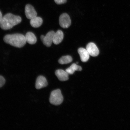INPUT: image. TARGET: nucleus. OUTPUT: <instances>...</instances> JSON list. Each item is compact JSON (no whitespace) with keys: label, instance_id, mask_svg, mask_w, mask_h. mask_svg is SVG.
<instances>
[{"label":"nucleus","instance_id":"7ed1b4c3","mask_svg":"<svg viewBox=\"0 0 130 130\" xmlns=\"http://www.w3.org/2000/svg\"><path fill=\"white\" fill-rule=\"evenodd\" d=\"M63 100V97L60 90L57 89L53 91L50 95V102L52 104L58 105H60Z\"/></svg>","mask_w":130,"mask_h":130},{"label":"nucleus","instance_id":"423d86ee","mask_svg":"<svg viewBox=\"0 0 130 130\" xmlns=\"http://www.w3.org/2000/svg\"><path fill=\"white\" fill-rule=\"evenodd\" d=\"M25 15L27 19H31L37 16L36 11L31 5H27L25 6Z\"/></svg>","mask_w":130,"mask_h":130},{"label":"nucleus","instance_id":"20e7f679","mask_svg":"<svg viewBox=\"0 0 130 130\" xmlns=\"http://www.w3.org/2000/svg\"><path fill=\"white\" fill-rule=\"evenodd\" d=\"M55 32L51 31L48 32L45 36L42 35L40 37L41 39L45 46L49 47L51 46L53 42L54 36Z\"/></svg>","mask_w":130,"mask_h":130},{"label":"nucleus","instance_id":"6ab92c4d","mask_svg":"<svg viewBox=\"0 0 130 130\" xmlns=\"http://www.w3.org/2000/svg\"><path fill=\"white\" fill-rule=\"evenodd\" d=\"M78 62H76V64H78Z\"/></svg>","mask_w":130,"mask_h":130},{"label":"nucleus","instance_id":"ddd939ff","mask_svg":"<svg viewBox=\"0 0 130 130\" xmlns=\"http://www.w3.org/2000/svg\"><path fill=\"white\" fill-rule=\"evenodd\" d=\"M43 23V19L37 16L31 19L30 21L31 25L34 28L39 27L42 25Z\"/></svg>","mask_w":130,"mask_h":130},{"label":"nucleus","instance_id":"f03ea898","mask_svg":"<svg viewBox=\"0 0 130 130\" xmlns=\"http://www.w3.org/2000/svg\"><path fill=\"white\" fill-rule=\"evenodd\" d=\"M4 41L6 43L17 48H22L26 44L25 37L20 34H15L5 36Z\"/></svg>","mask_w":130,"mask_h":130},{"label":"nucleus","instance_id":"dca6fc26","mask_svg":"<svg viewBox=\"0 0 130 130\" xmlns=\"http://www.w3.org/2000/svg\"><path fill=\"white\" fill-rule=\"evenodd\" d=\"M5 79L2 76L0 75V88L2 87L5 83Z\"/></svg>","mask_w":130,"mask_h":130},{"label":"nucleus","instance_id":"9b49d317","mask_svg":"<svg viewBox=\"0 0 130 130\" xmlns=\"http://www.w3.org/2000/svg\"><path fill=\"white\" fill-rule=\"evenodd\" d=\"M64 38V34L61 30H58L55 32L54 36L53 43L54 44H59L62 41Z\"/></svg>","mask_w":130,"mask_h":130},{"label":"nucleus","instance_id":"4468645a","mask_svg":"<svg viewBox=\"0 0 130 130\" xmlns=\"http://www.w3.org/2000/svg\"><path fill=\"white\" fill-rule=\"evenodd\" d=\"M82 70L81 67L75 63H73L70 67L67 69L66 71L69 74H73L75 71H80Z\"/></svg>","mask_w":130,"mask_h":130},{"label":"nucleus","instance_id":"f8f14e48","mask_svg":"<svg viewBox=\"0 0 130 130\" xmlns=\"http://www.w3.org/2000/svg\"><path fill=\"white\" fill-rule=\"evenodd\" d=\"M26 41L30 44H35L37 42V39L35 34L32 32H27L25 36Z\"/></svg>","mask_w":130,"mask_h":130},{"label":"nucleus","instance_id":"a211bd4d","mask_svg":"<svg viewBox=\"0 0 130 130\" xmlns=\"http://www.w3.org/2000/svg\"><path fill=\"white\" fill-rule=\"evenodd\" d=\"M3 18L2 15V13L0 11V23H1V22L2 19Z\"/></svg>","mask_w":130,"mask_h":130},{"label":"nucleus","instance_id":"f257e3e1","mask_svg":"<svg viewBox=\"0 0 130 130\" xmlns=\"http://www.w3.org/2000/svg\"><path fill=\"white\" fill-rule=\"evenodd\" d=\"M22 21L20 16L9 13L3 17L0 23V27L3 30H9L20 23Z\"/></svg>","mask_w":130,"mask_h":130},{"label":"nucleus","instance_id":"2eb2a0df","mask_svg":"<svg viewBox=\"0 0 130 130\" xmlns=\"http://www.w3.org/2000/svg\"><path fill=\"white\" fill-rule=\"evenodd\" d=\"M72 57L69 56L62 57L58 60V62L61 64H69L72 61Z\"/></svg>","mask_w":130,"mask_h":130},{"label":"nucleus","instance_id":"0eeeda50","mask_svg":"<svg viewBox=\"0 0 130 130\" xmlns=\"http://www.w3.org/2000/svg\"><path fill=\"white\" fill-rule=\"evenodd\" d=\"M87 50L89 55L93 57H96L98 56L100 53L99 50L96 45L93 43H90L88 44L86 46Z\"/></svg>","mask_w":130,"mask_h":130},{"label":"nucleus","instance_id":"39448f33","mask_svg":"<svg viewBox=\"0 0 130 130\" xmlns=\"http://www.w3.org/2000/svg\"><path fill=\"white\" fill-rule=\"evenodd\" d=\"M60 26L63 28H67L71 26V20L70 16L66 13L62 14L59 19Z\"/></svg>","mask_w":130,"mask_h":130},{"label":"nucleus","instance_id":"9d476101","mask_svg":"<svg viewBox=\"0 0 130 130\" xmlns=\"http://www.w3.org/2000/svg\"><path fill=\"white\" fill-rule=\"evenodd\" d=\"M78 52L80 56L81 61L83 62H86L88 60L90 55L86 49L79 48L78 50Z\"/></svg>","mask_w":130,"mask_h":130},{"label":"nucleus","instance_id":"1a4fd4ad","mask_svg":"<svg viewBox=\"0 0 130 130\" xmlns=\"http://www.w3.org/2000/svg\"><path fill=\"white\" fill-rule=\"evenodd\" d=\"M55 74L58 79L61 81H66L69 79V74L66 71L63 70H57L55 72Z\"/></svg>","mask_w":130,"mask_h":130},{"label":"nucleus","instance_id":"6e6552de","mask_svg":"<svg viewBox=\"0 0 130 130\" xmlns=\"http://www.w3.org/2000/svg\"><path fill=\"white\" fill-rule=\"evenodd\" d=\"M48 84L46 78L43 76H40L37 77L36 79V88L37 89H40L46 87Z\"/></svg>","mask_w":130,"mask_h":130},{"label":"nucleus","instance_id":"f3484780","mask_svg":"<svg viewBox=\"0 0 130 130\" xmlns=\"http://www.w3.org/2000/svg\"><path fill=\"white\" fill-rule=\"evenodd\" d=\"M55 2L57 4H64L67 2V0H54Z\"/></svg>","mask_w":130,"mask_h":130}]
</instances>
